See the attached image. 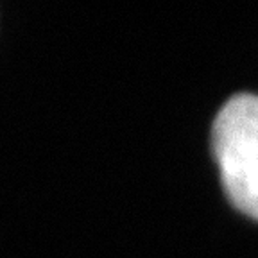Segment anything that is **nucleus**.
I'll return each mask as SVG.
<instances>
[{"label":"nucleus","mask_w":258,"mask_h":258,"mask_svg":"<svg viewBox=\"0 0 258 258\" xmlns=\"http://www.w3.org/2000/svg\"><path fill=\"white\" fill-rule=\"evenodd\" d=\"M214 153L230 201L258 221L256 95H235L222 106L214 124Z\"/></svg>","instance_id":"1"}]
</instances>
